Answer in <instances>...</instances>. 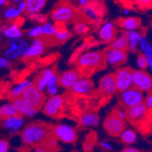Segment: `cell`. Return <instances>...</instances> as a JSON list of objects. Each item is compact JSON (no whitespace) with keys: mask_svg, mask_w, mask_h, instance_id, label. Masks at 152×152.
<instances>
[{"mask_svg":"<svg viewBox=\"0 0 152 152\" xmlns=\"http://www.w3.org/2000/svg\"><path fill=\"white\" fill-rule=\"evenodd\" d=\"M52 128L43 122H31L21 130L20 137L23 144L29 147L43 145L48 137L52 134Z\"/></svg>","mask_w":152,"mask_h":152,"instance_id":"1","label":"cell"},{"mask_svg":"<svg viewBox=\"0 0 152 152\" xmlns=\"http://www.w3.org/2000/svg\"><path fill=\"white\" fill-rule=\"evenodd\" d=\"M78 69L82 76L89 74L103 68L106 64L105 53L101 51H89L80 55L77 59Z\"/></svg>","mask_w":152,"mask_h":152,"instance_id":"2","label":"cell"},{"mask_svg":"<svg viewBox=\"0 0 152 152\" xmlns=\"http://www.w3.org/2000/svg\"><path fill=\"white\" fill-rule=\"evenodd\" d=\"M76 8L67 2H61L56 6L51 13L50 18L56 24H67L73 21L77 15Z\"/></svg>","mask_w":152,"mask_h":152,"instance_id":"3","label":"cell"},{"mask_svg":"<svg viewBox=\"0 0 152 152\" xmlns=\"http://www.w3.org/2000/svg\"><path fill=\"white\" fill-rule=\"evenodd\" d=\"M103 129L109 136L119 137L126 129V120L119 118L113 110L104 119Z\"/></svg>","mask_w":152,"mask_h":152,"instance_id":"4","label":"cell"},{"mask_svg":"<svg viewBox=\"0 0 152 152\" xmlns=\"http://www.w3.org/2000/svg\"><path fill=\"white\" fill-rule=\"evenodd\" d=\"M29 45L22 38L7 39V48L4 51V56L10 60H16L23 57Z\"/></svg>","mask_w":152,"mask_h":152,"instance_id":"5","label":"cell"},{"mask_svg":"<svg viewBox=\"0 0 152 152\" xmlns=\"http://www.w3.org/2000/svg\"><path fill=\"white\" fill-rule=\"evenodd\" d=\"M143 93L144 92H142L139 88H137L136 87H132L127 90L119 92V106L124 108H128L134 105L144 102L145 96Z\"/></svg>","mask_w":152,"mask_h":152,"instance_id":"6","label":"cell"},{"mask_svg":"<svg viewBox=\"0 0 152 152\" xmlns=\"http://www.w3.org/2000/svg\"><path fill=\"white\" fill-rule=\"evenodd\" d=\"M52 133L56 136L59 141L66 144H74L77 140V130L66 124H58L52 128Z\"/></svg>","mask_w":152,"mask_h":152,"instance_id":"7","label":"cell"},{"mask_svg":"<svg viewBox=\"0 0 152 152\" xmlns=\"http://www.w3.org/2000/svg\"><path fill=\"white\" fill-rule=\"evenodd\" d=\"M64 103H65V99L63 98V96L57 94L48 98L45 101L41 109H42L43 114H45L46 116L50 118H57L61 113Z\"/></svg>","mask_w":152,"mask_h":152,"instance_id":"8","label":"cell"},{"mask_svg":"<svg viewBox=\"0 0 152 152\" xmlns=\"http://www.w3.org/2000/svg\"><path fill=\"white\" fill-rule=\"evenodd\" d=\"M115 78L117 82L118 91L121 92L124 90H127L132 87L133 85V69L129 66H122L118 67L116 70Z\"/></svg>","mask_w":152,"mask_h":152,"instance_id":"9","label":"cell"},{"mask_svg":"<svg viewBox=\"0 0 152 152\" xmlns=\"http://www.w3.org/2000/svg\"><path fill=\"white\" fill-rule=\"evenodd\" d=\"M22 96L26 99L27 103L37 109L42 108L45 101L47 100L46 95L44 94V92L39 90L35 85H32L29 88H27L24 91Z\"/></svg>","mask_w":152,"mask_h":152,"instance_id":"10","label":"cell"},{"mask_svg":"<svg viewBox=\"0 0 152 152\" xmlns=\"http://www.w3.org/2000/svg\"><path fill=\"white\" fill-rule=\"evenodd\" d=\"M101 6L102 4L98 0H95V2L91 0L87 7L80 8V13L86 19L91 22H99L104 14V7H101Z\"/></svg>","mask_w":152,"mask_h":152,"instance_id":"11","label":"cell"},{"mask_svg":"<svg viewBox=\"0 0 152 152\" xmlns=\"http://www.w3.org/2000/svg\"><path fill=\"white\" fill-rule=\"evenodd\" d=\"M133 85L144 93L152 89V77L144 69H133Z\"/></svg>","mask_w":152,"mask_h":152,"instance_id":"12","label":"cell"},{"mask_svg":"<svg viewBox=\"0 0 152 152\" xmlns=\"http://www.w3.org/2000/svg\"><path fill=\"white\" fill-rule=\"evenodd\" d=\"M128 51L129 50L107 48L104 52L107 64L115 67L122 66L128 60Z\"/></svg>","mask_w":152,"mask_h":152,"instance_id":"13","label":"cell"},{"mask_svg":"<svg viewBox=\"0 0 152 152\" xmlns=\"http://www.w3.org/2000/svg\"><path fill=\"white\" fill-rule=\"evenodd\" d=\"M118 91L115 74L109 73L103 76L99 83V92L102 96L110 98Z\"/></svg>","mask_w":152,"mask_h":152,"instance_id":"14","label":"cell"},{"mask_svg":"<svg viewBox=\"0 0 152 152\" xmlns=\"http://www.w3.org/2000/svg\"><path fill=\"white\" fill-rule=\"evenodd\" d=\"M47 43L46 40L38 37V38H35L31 44L29 45L28 48L26 50V52L24 53L22 58L26 60V59H32V58H36L39 56H41L46 48Z\"/></svg>","mask_w":152,"mask_h":152,"instance_id":"15","label":"cell"},{"mask_svg":"<svg viewBox=\"0 0 152 152\" xmlns=\"http://www.w3.org/2000/svg\"><path fill=\"white\" fill-rule=\"evenodd\" d=\"M118 34V28L115 24L111 21L104 22L98 30L99 38L104 43H111L116 39Z\"/></svg>","mask_w":152,"mask_h":152,"instance_id":"16","label":"cell"},{"mask_svg":"<svg viewBox=\"0 0 152 152\" xmlns=\"http://www.w3.org/2000/svg\"><path fill=\"white\" fill-rule=\"evenodd\" d=\"M81 73L77 69H69L62 72L59 75V86L65 89H70L73 88L75 83L81 77Z\"/></svg>","mask_w":152,"mask_h":152,"instance_id":"17","label":"cell"},{"mask_svg":"<svg viewBox=\"0 0 152 152\" xmlns=\"http://www.w3.org/2000/svg\"><path fill=\"white\" fill-rule=\"evenodd\" d=\"M25 117L21 114L2 119V127L8 130L11 135L18 133L25 123Z\"/></svg>","mask_w":152,"mask_h":152,"instance_id":"18","label":"cell"},{"mask_svg":"<svg viewBox=\"0 0 152 152\" xmlns=\"http://www.w3.org/2000/svg\"><path fill=\"white\" fill-rule=\"evenodd\" d=\"M148 108L144 102L134 105L132 107H129L126 108L127 120H129L130 122L140 121V119L145 118V116L148 113Z\"/></svg>","mask_w":152,"mask_h":152,"instance_id":"19","label":"cell"},{"mask_svg":"<svg viewBox=\"0 0 152 152\" xmlns=\"http://www.w3.org/2000/svg\"><path fill=\"white\" fill-rule=\"evenodd\" d=\"M94 90V83L88 77H80L75 85L71 88V91L77 95H88Z\"/></svg>","mask_w":152,"mask_h":152,"instance_id":"20","label":"cell"},{"mask_svg":"<svg viewBox=\"0 0 152 152\" xmlns=\"http://www.w3.org/2000/svg\"><path fill=\"white\" fill-rule=\"evenodd\" d=\"M15 106L17 107V108L18 109L19 113L24 116V117H27V118H33L35 115H37V111L39 109L32 107L30 104H28L26 99L23 98V96H19V98H17L15 99L11 100Z\"/></svg>","mask_w":152,"mask_h":152,"instance_id":"21","label":"cell"},{"mask_svg":"<svg viewBox=\"0 0 152 152\" xmlns=\"http://www.w3.org/2000/svg\"><path fill=\"white\" fill-rule=\"evenodd\" d=\"M56 73L55 68H46V69L41 71L34 79V85L41 91L47 90L48 82L53 77V75Z\"/></svg>","mask_w":152,"mask_h":152,"instance_id":"22","label":"cell"},{"mask_svg":"<svg viewBox=\"0 0 152 152\" xmlns=\"http://www.w3.org/2000/svg\"><path fill=\"white\" fill-rule=\"evenodd\" d=\"M1 34L7 39L22 38L24 36V32L21 28V26L17 21H13L10 25L2 26Z\"/></svg>","mask_w":152,"mask_h":152,"instance_id":"23","label":"cell"},{"mask_svg":"<svg viewBox=\"0 0 152 152\" xmlns=\"http://www.w3.org/2000/svg\"><path fill=\"white\" fill-rule=\"evenodd\" d=\"M117 25L119 28L128 31V30H137L140 29L142 22L140 18L136 17H128V18H121L117 20Z\"/></svg>","mask_w":152,"mask_h":152,"instance_id":"24","label":"cell"},{"mask_svg":"<svg viewBox=\"0 0 152 152\" xmlns=\"http://www.w3.org/2000/svg\"><path fill=\"white\" fill-rule=\"evenodd\" d=\"M129 39V51L135 53L140 48V41L145 37L143 32L137 30H128L124 32Z\"/></svg>","mask_w":152,"mask_h":152,"instance_id":"25","label":"cell"},{"mask_svg":"<svg viewBox=\"0 0 152 152\" xmlns=\"http://www.w3.org/2000/svg\"><path fill=\"white\" fill-rule=\"evenodd\" d=\"M79 124L83 128H95L99 124V116L96 112H85L79 117Z\"/></svg>","mask_w":152,"mask_h":152,"instance_id":"26","label":"cell"},{"mask_svg":"<svg viewBox=\"0 0 152 152\" xmlns=\"http://www.w3.org/2000/svg\"><path fill=\"white\" fill-rule=\"evenodd\" d=\"M34 85V81H31V80H28V79H25V80H22L20 82H18V84L13 87L10 91H9V99L11 100L15 99L17 98H19V96H22L24 91L27 88H29L30 86Z\"/></svg>","mask_w":152,"mask_h":152,"instance_id":"27","label":"cell"},{"mask_svg":"<svg viewBox=\"0 0 152 152\" xmlns=\"http://www.w3.org/2000/svg\"><path fill=\"white\" fill-rule=\"evenodd\" d=\"M26 14L27 15H31V14H37L40 13L42 10L48 0H26Z\"/></svg>","mask_w":152,"mask_h":152,"instance_id":"28","label":"cell"},{"mask_svg":"<svg viewBox=\"0 0 152 152\" xmlns=\"http://www.w3.org/2000/svg\"><path fill=\"white\" fill-rule=\"evenodd\" d=\"M58 31L55 35L54 38L58 43L64 44L67 40H69L72 37V33L65 27V24H57Z\"/></svg>","mask_w":152,"mask_h":152,"instance_id":"29","label":"cell"},{"mask_svg":"<svg viewBox=\"0 0 152 152\" xmlns=\"http://www.w3.org/2000/svg\"><path fill=\"white\" fill-rule=\"evenodd\" d=\"M19 111L17 108V107L15 106L12 101L3 104L1 107H0V116H1V119L3 118H7L9 117H13V116H17L19 115Z\"/></svg>","mask_w":152,"mask_h":152,"instance_id":"30","label":"cell"},{"mask_svg":"<svg viewBox=\"0 0 152 152\" xmlns=\"http://www.w3.org/2000/svg\"><path fill=\"white\" fill-rule=\"evenodd\" d=\"M109 48H116V49H124L128 50L129 49V39L125 33H123L120 37L113 40L111 43H109L107 46Z\"/></svg>","mask_w":152,"mask_h":152,"instance_id":"31","label":"cell"},{"mask_svg":"<svg viewBox=\"0 0 152 152\" xmlns=\"http://www.w3.org/2000/svg\"><path fill=\"white\" fill-rule=\"evenodd\" d=\"M21 12L18 8V7H9L6 8L3 12V18L7 21H17L21 17Z\"/></svg>","mask_w":152,"mask_h":152,"instance_id":"32","label":"cell"},{"mask_svg":"<svg viewBox=\"0 0 152 152\" xmlns=\"http://www.w3.org/2000/svg\"><path fill=\"white\" fill-rule=\"evenodd\" d=\"M120 140L126 145H132L137 141V133L130 129H126L119 136Z\"/></svg>","mask_w":152,"mask_h":152,"instance_id":"33","label":"cell"},{"mask_svg":"<svg viewBox=\"0 0 152 152\" xmlns=\"http://www.w3.org/2000/svg\"><path fill=\"white\" fill-rule=\"evenodd\" d=\"M58 86H59V75L55 73L53 77H51V79L49 80L48 88H47V92L49 95V96L58 94Z\"/></svg>","mask_w":152,"mask_h":152,"instance_id":"34","label":"cell"},{"mask_svg":"<svg viewBox=\"0 0 152 152\" xmlns=\"http://www.w3.org/2000/svg\"><path fill=\"white\" fill-rule=\"evenodd\" d=\"M73 30L77 35H85L89 31V26L84 19L76 20L73 26Z\"/></svg>","mask_w":152,"mask_h":152,"instance_id":"35","label":"cell"},{"mask_svg":"<svg viewBox=\"0 0 152 152\" xmlns=\"http://www.w3.org/2000/svg\"><path fill=\"white\" fill-rule=\"evenodd\" d=\"M42 28L45 37H55L58 31L57 24L54 25L50 22H45L44 24H42Z\"/></svg>","mask_w":152,"mask_h":152,"instance_id":"36","label":"cell"},{"mask_svg":"<svg viewBox=\"0 0 152 152\" xmlns=\"http://www.w3.org/2000/svg\"><path fill=\"white\" fill-rule=\"evenodd\" d=\"M58 141H59V140L52 133L48 137L47 140L45 141V143L43 145L47 148L48 151V150H57V148H58Z\"/></svg>","mask_w":152,"mask_h":152,"instance_id":"37","label":"cell"},{"mask_svg":"<svg viewBox=\"0 0 152 152\" xmlns=\"http://www.w3.org/2000/svg\"><path fill=\"white\" fill-rule=\"evenodd\" d=\"M140 50L146 55V57H151L152 56V50H151V44L149 41L144 37L140 43Z\"/></svg>","mask_w":152,"mask_h":152,"instance_id":"38","label":"cell"},{"mask_svg":"<svg viewBox=\"0 0 152 152\" xmlns=\"http://www.w3.org/2000/svg\"><path fill=\"white\" fill-rule=\"evenodd\" d=\"M137 66L140 69H144L146 70L148 67V61L146 57V55L143 54L141 51L140 53H137Z\"/></svg>","mask_w":152,"mask_h":152,"instance_id":"39","label":"cell"},{"mask_svg":"<svg viewBox=\"0 0 152 152\" xmlns=\"http://www.w3.org/2000/svg\"><path fill=\"white\" fill-rule=\"evenodd\" d=\"M27 37H29L31 38H38V37H42L44 36L43 28L42 26H33L32 28L28 29V31L26 32Z\"/></svg>","mask_w":152,"mask_h":152,"instance_id":"40","label":"cell"},{"mask_svg":"<svg viewBox=\"0 0 152 152\" xmlns=\"http://www.w3.org/2000/svg\"><path fill=\"white\" fill-rule=\"evenodd\" d=\"M29 18L37 23L39 24H44L45 22H47L48 18L44 15H41L40 13H37V14H31V15H28Z\"/></svg>","mask_w":152,"mask_h":152,"instance_id":"41","label":"cell"},{"mask_svg":"<svg viewBox=\"0 0 152 152\" xmlns=\"http://www.w3.org/2000/svg\"><path fill=\"white\" fill-rule=\"evenodd\" d=\"M144 103L148 107V109L152 110V89L147 93V96H145V100Z\"/></svg>","mask_w":152,"mask_h":152,"instance_id":"42","label":"cell"},{"mask_svg":"<svg viewBox=\"0 0 152 152\" xmlns=\"http://www.w3.org/2000/svg\"><path fill=\"white\" fill-rule=\"evenodd\" d=\"M11 66V60L6 58L5 56L0 58V67L1 68H9Z\"/></svg>","mask_w":152,"mask_h":152,"instance_id":"43","label":"cell"},{"mask_svg":"<svg viewBox=\"0 0 152 152\" xmlns=\"http://www.w3.org/2000/svg\"><path fill=\"white\" fill-rule=\"evenodd\" d=\"M10 145L7 140L2 139L0 140V152H7L9 150Z\"/></svg>","mask_w":152,"mask_h":152,"instance_id":"44","label":"cell"},{"mask_svg":"<svg viewBox=\"0 0 152 152\" xmlns=\"http://www.w3.org/2000/svg\"><path fill=\"white\" fill-rule=\"evenodd\" d=\"M99 146H100V148H101L103 150L109 151V150H112V149H113V147H112V145L110 144L108 141H107V140H102V141H100V143H99Z\"/></svg>","mask_w":152,"mask_h":152,"instance_id":"45","label":"cell"},{"mask_svg":"<svg viewBox=\"0 0 152 152\" xmlns=\"http://www.w3.org/2000/svg\"><path fill=\"white\" fill-rule=\"evenodd\" d=\"M136 2L144 7H149L152 6V0H136Z\"/></svg>","mask_w":152,"mask_h":152,"instance_id":"46","label":"cell"},{"mask_svg":"<svg viewBox=\"0 0 152 152\" xmlns=\"http://www.w3.org/2000/svg\"><path fill=\"white\" fill-rule=\"evenodd\" d=\"M18 8L19 9V11L23 14V13H26V1H22V2H19L18 4Z\"/></svg>","mask_w":152,"mask_h":152,"instance_id":"47","label":"cell"},{"mask_svg":"<svg viewBox=\"0 0 152 152\" xmlns=\"http://www.w3.org/2000/svg\"><path fill=\"white\" fill-rule=\"evenodd\" d=\"M122 151L123 152H139L140 150L137 148H134V147H131L130 145H127L125 148L122 149Z\"/></svg>","mask_w":152,"mask_h":152,"instance_id":"48","label":"cell"},{"mask_svg":"<svg viewBox=\"0 0 152 152\" xmlns=\"http://www.w3.org/2000/svg\"><path fill=\"white\" fill-rule=\"evenodd\" d=\"M90 2H91V0H77V4L80 8L87 7Z\"/></svg>","mask_w":152,"mask_h":152,"instance_id":"49","label":"cell"},{"mask_svg":"<svg viewBox=\"0 0 152 152\" xmlns=\"http://www.w3.org/2000/svg\"><path fill=\"white\" fill-rule=\"evenodd\" d=\"M8 4V0H0V6L4 7V6H7Z\"/></svg>","mask_w":152,"mask_h":152,"instance_id":"50","label":"cell"},{"mask_svg":"<svg viewBox=\"0 0 152 152\" xmlns=\"http://www.w3.org/2000/svg\"><path fill=\"white\" fill-rule=\"evenodd\" d=\"M129 13H130V11H129V9H124V10H123V15H124V16H128V15H129Z\"/></svg>","mask_w":152,"mask_h":152,"instance_id":"51","label":"cell"},{"mask_svg":"<svg viewBox=\"0 0 152 152\" xmlns=\"http://www.w3.org/2000/svg\"><path fill=\"white\" fill-rule=\"evenodd\" d=\"M11 1H12L13 3H17V4H18L19 2H22V1H26V0H11Z\"/></svg>","mask_w":152,"mask_h":152,"instance_id":"52","label":"cell"},{"mask_svg":"<svg viewBox=\"0 0 152 152\" xmlns=\"http://www.w3.org/2000/svg\"><path fill=\"white\" fill-rule=\"evenodd\" d=\"M148 26H149V28L152 30V19L148 22Z\"/></svg>","mask_w":152,"mask_h":152,"instance_id":"53","label":"cell"},{"mask_svg":"<svg viewBox=\"0 0 152 152\" xmlns=\"http://www.w3.org/2000/svg\"><path fill=\"white\" fill-rule=\"evenodd\" d=\"M151 50H152V43H151Z\"/></svg>","mask_w":152,"mask_h":152,"instance_id":"54","label":"cell"}]
</instances>
